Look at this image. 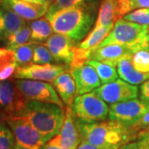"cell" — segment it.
I'll use <instances>...</instances> for the list:
<instances>
[{
  "instance_id": "6da1fadb",
  "label": "cell",
  "mask_w": 149,
  "mask_h": 149,
  "mask_svg": "<svg viewBox=\"0 0 149 149\" xmlns=\"http://www.w3.org/2000/svg\"><path fill=\"white\" fill-rule=\"evenodd\" d=\"M76 124L82 141L100 149H118L138 135L131 127L110 119L85 123L76 118Z\"/></svg>"
},
{
  "instance_id": "7a4b0ae2",
  "label": "cell",
  "mask_w": 149,
  "mask_h": 149,
  "mask_svg": "<svg viewBox=\"0 0 149 149\" xmlns=\"http://www.w3.org/2000/svg\"><path fill=\"white\" fill-rule=\"evenodd\" d=\"M54 32L70 37L76 42L84 40L95 23V8L94 4L62 9L47 13Z\"/></svg>"
},
{
  "instance_id": "3957f363",
  "label": "cell",
  "mask_w": 149,
  "mask_h": 149,
  "mask_svg": "<svg viewBox=\"0 0 149 149\" xmlns=\"http://www.w3.org/2000/svg\"><path fill=\"white\" fill-rule=\"evenodd\" d=\"M48 140L57 135L63 125L65 116L64 109L55 104L27 100L19 114Z\"/></svg>"
},
{
  "instance_id": "277c9868",
  "label": "cell",
  "mask_w": 149,
  "mask_h": 149,
  "mask_svg": "<svg viewBox=\"0 0 149 149\" xmlns=\"http://www.w3.org/2000/svg\"><path fill=\"white\" fill-rule=\"evenodd\" d=\"M148 29L149 26L119 18L114 22V26L105 39L95 48L118 44L126 47L134 53L140 50H149Z\"/></svg>"
},
{
  "instance_id": "5b68a950",
  "label": "cell",
  "mask_w": 149,
  "mask_h": 149,
  "mask_svg": "<svg viewBox=\"0 0 149 149\" xmlns=\"http://www.w3.org/2000/svg\"><path fill=\"white\" fill-rule=\"evenodd\" d=\"M71 108L75 118L82 122H100L109 117V107L95 92L77 96Z\"/></svg>"
},
{
  "instance_id": "8992f818",
  "label": "cell",
  "mask_w": 149,
  "mask_h": 149,
  "mask_svg": "<svg viewBox=\"0 0 149 149\" xmlns=\"http://www.w3.org/2000/svg\"><path fill=\"white\" fill-rule=\"evenodd\" d=\"M15 84L27 100L55 104L65 109L64 103L60 99L57 91L52 85L45 81L17 79Z\"/></svg>"
},
{
  "instance_id": "52a82bcc",
  "label": "cell",
  "mask_w": 149,
  "mask_h": 149,
  "mask_svg": "<svg viewBox=\"0 0 149 149\" xmlns=\"http://www.w3.org/2000/svg\"><path fill=\"white\" fill-rule=\"evenodd\" d=\"M7 124L14 135L17 143L33 149H40L49 141L22 115L8 116Z\"/></svg>"
},
{
  "instance_id": "ba28073f",
  "label": "cell",
  "mask_w": 149,
  "mask_h": 149,
  "mask_svg": "<svg viewBox=\"0 0 149 149\" xmlns=\"http://www.w3.org/2000/svg\"><path fill=\"white\" fill-rule=\"evenodd\" d=\"M149 111V104L140 100L133 99L109 105V119L132 127Z\"/></svg>"
},
{
  "instance_id": "9c48e42d",
  "label": "cell",
  "mask_w": 149,
  "mask_h": 149,
  "mask_svg": "<svg viewBox=\"0 0 149 149\" xmlns=\"http://www.w3.org/2000/svg\"><path fill=\"white\" fill-rule=\"evenodd\" d=\"M94 92L105 103L110 104L137 99L139 96V88L137 85H131L122 79H117L101 85Z\"/></svg>"
},
{
  "instance_id": "30bf717a",
  "label": "cell",
  "mask_w": 149,
  "mask_h": 149,
  "mask_svg": "<svg viewBox=\"0 0 149 149\" xmlns=\"http://www.w3.org/2000/svg\"><path fill=\"white\" fill-rule=\"evenodd\" d=\"M27 102L15 81H0V109L8 116L19 115Z\"/></svg>"
},
{
  "instance_id": "8fae6325",
  "label": "cell",
  "mask_w": 149,
  "mask_h": 149,
  "mask_svg": "<svg viewBox=\"0 0 149 149\" xmlns=\"http://www.w3.org/2000/svg\"><path fill=\"white\" fill-rule=\"evenodd\" d=\"M67 65L60 64H32L17 67L13 77L15 79H26L53 82L61 73L66 71Z\"/></svg>"
},
{
  "instance_id": "7c38bea8",
  "label": "cell",
  "mask_w": 149,
  "mask_h": 149,
  "mask_svg": "<svg viewBox=\"0 0 149 149\" xmlns=\"http://www.w3.org/2000/svg\"><path fill=\"white\" fill-rule=\"evenodd\" d=\"M44 45L49 49L56 62H63L68 65L71 64L78 46L73 39L60 33L52 34Z\"/></svg>"
},
{
  "instance_id": "4fadbf2b",
  "label": "cell",
  "mask_w": 149,
  "mask_h": 149,
  "mask_svg": "<svg viewBox=\"0 0 149 149\" xmlns=\"http://www.w3.org/2000/svg\"><path fill=\"white\" fill-rule=\"evenodd\" d=\"M76 86V96L94 91L100 87L101 81L91 65L88 64L70 70Z\"/></svg>"
},
{
  "instance_id": "5bb4252c",
  "label": "cell",
  "mask_w": 149,
  "mask_h": 149,
  "mask_svg": "<svg viewBox=\"0 0 149 149\" xmlns=\"http://www.w3.org/2000/svg\"><path fill=\"white\" fill-rule=\"evenodd\" d=\"M59 134L63 149H76L82 141L71 106L65 108L64 123Z\"/></svg>"
},
{
  "instance_id": "9a60e30c",
  "label": "cell",
  "mask_w": 149,
  "mask_h": 149,
  "mask_svg": "<svg viewBox=\"0 0 149 149\" xmlns=\"http://www.w3.org/2000/svg\"><path fill=\"white\" fill-rule=\"evenodd\" d=\"M134 52L122 45L113 44L103 47L93 48L91 60L98 61L103 63L117 66L118 63L125 57L133 56Z\"/></svg>"
},
{
  "instance_id": "2e32d148",
  "label": "cell",
  "mask_w": 149,
  "mask_h": 149,
  "mask_svg": "<svg viewBox=\"0 0 149 149\" xmlns=\"http://www.w3.org/2000/svg\"><path fill=\"white\" fill-rule=\"evenodd\" d=\"M0 39L3 41L27 25L26 20L4 4L2 0L0 2Z\"/></svg>"
},
{
  "instance_id": "e0dca14e",
  "label": "cell",
  "mask_w": 149,
  "mask_h": 149,
  "mask_svg": "<svg viewBox=\"0 0 149 149\" xmlns=\"http://www.w3.org/2000/svg\"><path fill=\"white\" fill-rule=\"evenodd\" d=\"M3 3L26 21H34L47 14L49 6L22 0H2Z\"/></svg>"
},
{
  "instance_id": "ac0fdd59",
  "label": "cell",
  "mask_w": 149,
  "mask_h": 149,
  "mask_svg": "<svg viewBox=\"0 0 149 149\" xmlns=\"http://www.w3.org/2000/svg\"><path fill=\"white\" fill-rule=\"evenodd\" d=\"M132 57L133 56L123 58L118 63L116 68L120 79L131 85H137L149 80V72L143 73L135 69L132 63Z\"/></svg>"
},
{
  "instance_id": "d6986e66",
  "label": "cell",
  "mask_w": 149,
  "mask_h": 149,
  "mask_svg": "<svg viewBox=\"0 0 149 149\" xmlns=\"http://www.w3.org/2000/svg\"><path fill=\"white\" fill-rule=\"evenodd\" d=\"M116 0H102L95 27H105L117 21Z\"/></svg>"
},
{
  "instance_id": "ffe728a7",
  "label": "cell",
  "mask_w": 149,
  "mask_h": 149,
  "mask_svg": "<svg viewBox=\"0 0 149 149\" xmlns=\"http://www.w3.org/2000/svg\"><path fill=\"white\" fill-rule=\"evenodd\" d=\"M29 26L31 28V42H46L53 34V28L46 17L32 21Z\"/></svg>"
},
{
  "instance_id": "44dd1931",
  "label": "cell",
  "mask_w": 149,
  "mask_h": 149,
  "mask_svg": "<svg viewBox=\"0 0 149 149\" xmlns=\"http://www.w3.org/2000/svg\"><path fill=\"white\" fill-rule=\"evenodd\" d=\"M114 23L105 27H94L93 31L90 32L85 39L78 44V47L82 49L89 50L98 47L105 39V37L111 32Z\"/></svg>"
},
{
  "instance_id": "7402d4cb",
  "label": "cell",
  "mask_w": 149,
  "mask_h": 149,
  "mask_svg": "<svg viewBox=\"0 0 149 149\" xmlns=\"http://www.w3.org/2000/svg\"><path fill=\"white\" fill-rule=\"evenodd\" d=\"M38 42H29L12 49L14 53V59L17 67L27 66L33 63L34 48Z\"/></svg>"
},
{
  "instance_id": "603a6c76",
  "label": "cell",
  "mask_w": 149,
  "mask_h": 149,
  "mask_svg": "<svg viewBox=\"0 0 149 149\" xmlns=\"http://www.w3.org/2000/svg\"><path fill=\"white\" fill-rule=\"evenodd\" d=\"M86 64L91 65L94 69L95 70L97 74L99 75L101 84L105 85L107 83H110L112 81H114L118 79V74L116 67L110 65L103 63L95 60H90L87 61Z\"/></svg>"
},
{
  "instance_id": "cb8c5ba5",
  "label": "cell",
  "mask_w": 149,
  "mask_h": 149,
  "mask_svg": "<svg viewBox=\"0 0 149 149\" xmlns=\"http://www.w3.org/2000/svg\"><path fill=\"white\" fill-rule=\"evenodd\" d=\"M29 42H31V28L29 25H26L19 31L6 38L3 41V44L6 48L12 50Z\"/></svg>"
},
{
  "instance_id": "d4e9b609",
  "label": "cell",
  "mask_w": 149,
  "mask_h": 149,
  "mask_svg": "<svg viewBox=\"0 0 149 149\" xmlns=\"http://www.w3.org/2000/svg\"><path fill=\"white\" fill-rule=\"evenodd\" d=\"M56 91H57L59 96L66 106H72L76 96V86L75 83L71 77L66 83L54 86Z\"/></svg>"
},
{
  "instance_id": "484cf974",
  "label": "cell",
  "mask_w": 149,
  "mask_h": 149,
  "mask_svg": "<svg viewBox=\"0 0 149 149\" xmlns=\"http://www.w3.org/2000/svg\"><path fill=\"white\" fill-rule=\"evenodd\" d=\"M90 4H95V0H55L49 6L47 13H53L62 9Z\"/></svg>"
},
{
  "instance_id": "4316f807",
  "label": "cell",
  "mask_w": 149,
  "mask_h": 149,
  "mask_svg": "<svg viewBox=\"0 0 149 149\" xmlns=\"http://www.w3.org/2000/svg\"><path fill=\"white\" fill-rule=\"evenodd\" d=\"M56 62L54 59L52 54L44 44L37 43L34 48V54H33V63L35 64L45 65L53 64Z\"/></svg>"
},
{
  "instance_id": "83f0119b",
  "label": "cell",
  "mask_w": 149,
  "mask_h": 149,
  "mask_svg": "<svg viewBox=\"0 0 149 149\" xmlns=\"http://www.w3.org/2000/svg\"><path fill=\"white\" fill-rule=\"evenodd\" d=\"M132 63L134 68L143 73L149 72V50H140L133 54Z\"/></svg>"
},
{
  "instance_id": "f1b7e54d",
  "label": "cell",
  "mask_w": 149,
  "mask_h": 149,
  "mask_svg": "<svg viewBox=\"0 0 149 149\" xmlns=\"http://www.w3.org/2000/svg\"><path fill=\"white\" fill-rule=\"evenodd\" d=\"M124 20L149 26V8H137L123 17Z\"/></svg>"
},
{
  "instance_id": "f546056e",
  "label": "cell",
  "mask_w": 149,
  "mask_h": 149,
  "mask_svg": "<svg viewBox=\"0 0 149 149\" xmlns=\"http://www.w3.org/2000/svg\"><path fill=\"white\" fill-rule=\"evenodd\" d=\"M16 140L8 124L0 126V149H14Z\"/></svg>"
},
{
  "instance_id": "4dcf8cb0",
  "label": "cell",
  "mask_w": 149,
  "mask_h": 149,
  "mask_svg": "<svg viewBox=\"0 0 149 149\" xmlns=\"http://www.w3.org/2000/svg\"><path fill=\"white\" fill-rule=\"evenodd\" d=\"M13 61H15L13 50L6 47L0 48V70L7 64Z\"/></svg>"
},
{
  "instance_id": "1f68e13d",
  "label": "cell",
  "mask_w": 149,
  "mask_h": 149,
  "mask_svg": "<svg viewBox=\"0 0 149 149\" xmlns=\"http://www.w3.org/2000/svg\"><path fill=\"white\" fill-rule=\"evenodd\" d=\"M139 149H149V127L141 130L137 135Z\"/></svg>"
},
{
  "instance_id": "d6a6232c",
  "label": "cell",
  "mask_w": 149,
  "mask_h": 149,
  "mask_svg": "<svg viewBox=\"0 0 149 149\" xmlns=\"http://www.w3.org/2000/svg\"><path fill=\"white\" fill-rule=\"evenodd\" d=\"M40 149H63L61 144L60 134L58 133L52 139H50L44 145H42Z\"/></svg>"
},
{
  "instance_id": "836d02e7",
  "label": "cell",
  "mask_w": 149,
  "mask_h": 149,
  "mask_svg": "<svg viewBox=\"0 0 149 149\" xmlns=\"http://www.w3.org/2000/svg\"><path fill=\"white\" fill-rule=\"evenodd\" d=\"M139 98L146 104H149V80L144 81L139 88Z\"/></svg>"
},
{
  "instance_id": "e575fe53",
  "label": "cell",
  "mask_w": 149,
  "mask_h": 149,
  "mask_svg": "<svg viewBox=\"0 0 149 149\" xmlns=\"http://www.w3.org/2000/svg\"><path fill=\"white\" fill-rule=\"evenodd\" d=\"M149 127V111L144 115L143 117L140 119L139 123H137L135 125L132 126L131 128L137 133H139L141 130H143L145 128Z\"/></svg>"
},
{
  "instance_id": "d590c367",
  "label": "cell",
  "mask_w": 149,
  "mask_h": 149,
  "mask_svg": "<svg viewBox=\"0 0 149 149\" xmlns=\"http://www.w3.org/2000/svg\"><path fill=\"white\" fill-rule=\"evenodd\" d=\"M133 8V10L137 8H149V0H135Z\"/></svg>"
},
{
  "instance_id": "8d00e7d4",
  "label": "cell",
  "mask_w": 149,
  "mask_h": 149,
  "mask_svg": "<svg viewBox=\"0 0 149 149\" xmlns=\"http://www.w3.org/2000/svg\"><path fill=\"white\" fill-rule=\"evenodd\" d=\"M118 149H139V142L137 139L133 141H130L124 145H123L121 148Z\"/></svg>"
},
{
  "instance_id": "74e56055",
  "label": "cell",
  "mask_w": 149,
  "mask_h": 149,
  "mask_svg": "<svg viewBox=\"0 0 149 149\" xmlns=\"http://www.w3.org/2000/svg\"><path fill=\"white\" fill-rule=\"evenodd\" d=\"M76 149H100L97 147H95L91 144L88 143L87 142L85 141H81V143H80V145L77 147Z\"/></svg>"
},
{
  "instance_id": "f35d334b",
  "label": "cell",
  "mask_w": 149,
  "mask_h": 149,
  "mask_svg": "<svg viewBox=\"0 0 149 149\" xmlns=\"http://www.w3.org/2000/svg\"><path fill=\"white\" fill-rule=\"evenodd\" d=\"M7 118H8V115L0 109V126L7 123Z\"/></svg>"
},
{
  "instance_id": "ab89813d",
  "label": "cell",
  "mask_w": 149,
  "mask_h": 149,
  "mask_svg": "<svg viewBox=\"0 0 149 149\" xmlns=\"http://www.w3.org/2000/svg\"><path fill=\"white\" fill-rule=\"evenodd\" d=\"M22 1H26V2H29V3H37V4H41V5L45 6H50L46 0H22Z\"/></svg>"
},
{
  "instance_id": "60d3db41",
  "label": "cell",
  "mask_w": 149,
  "mask_h": 149,
  "mask_svg": "<svg viewBox=\"0 0 149 149\" xmlns=\"http://www.w3.org/2000/svg\"><path fill=\"white\" fill-rule=\"evenodd\" d=\"M14 149H33V148H27V147H24V146L20 145V144L17 143H16V146H15V148Z\"/></svg>"
},
{
  "instance_id": "b9f144b4",
  "label": "cell",
  "mask_w": 149,
  "mask_h": 149,
  "mask_svg": "<svg viewBox=\"0 0 149 149\" xmlns=\"http://www.w3.org/2000/svg\"><path fill=\"white\" fill-rule=\"evenodd\" d=\"M134 1H135V0H128V2L130 3V4H131V7H132V10H133V3H134Z\"/></svg>"
},
{
  "instance_id": "7bdbcfd3",
  "label": "cell",
  "mask_w": 149,
  "mask_h": 149,
  "mask_svg": "<svg viewBox=\"0 0 149 149\" xmlns=\"http://www.w3.org/2000/svg\"><path fill=\"white\" fill-rule=\"evenodd\" d=\"M46 1H47V2L48 3H49V4L51 5V4H52V3H53V2H54V1H55V0H46Z\"/></svg>"
},
{
  "instance_id": "ee69618b",
  "label": "cell",
  "mask_w": 149,
  "mask_h": 149,
  "mask_svg": "<svg viewBox=\"0 0 149 149\" xmlns=\"http://www.w3.org/2000/svg\"><path fill=\"white\" fill-rule=\"evenodd\" d=\"M148 47H149V29H148Z\"/></svg>"
},
{
  "instance_id": "f6af8a7d",
  "label": "cell",
  "mask_w": 149,
  "mask_h": 149,
  "mask_svg": "<svg viewBox=\"0 0 149 149\" xmlns=\"http://www.w3.org/2000/svg\"><path fill=\"white\" fill-rule=\"evenodd\" d=\"M0 32H1V24H0Z\"/></svg>"
},
{
  "instance_id": "bcb514c9",
  "label": "cell",
  "mask_w": 149,
  "mask_h": 149,
  "mask_svg": "<svg viewBox=\"0 0 149 149\" xmlns=\"http://www.w3.org/2000/svg\"><path fill=\"white\" fill-rule=\"evenodd\" d=\"M0 2H1V1H0Z\"/></svg>"
},
{
  "instance_id": "7dc6e473",
  "label": "cell",
  "mask_w": 149,
  "mask_h": 149,
  "mask_svg": "<svg viewBox=\"0 0 149 149\" xmlns=\"http://www.w3.org/2000/svg\"><path fill=\"white\" fill-rule=\"evenodd\" d=\"M0 1H1V0H0Z\"/></svg>"
}]
</instances>
